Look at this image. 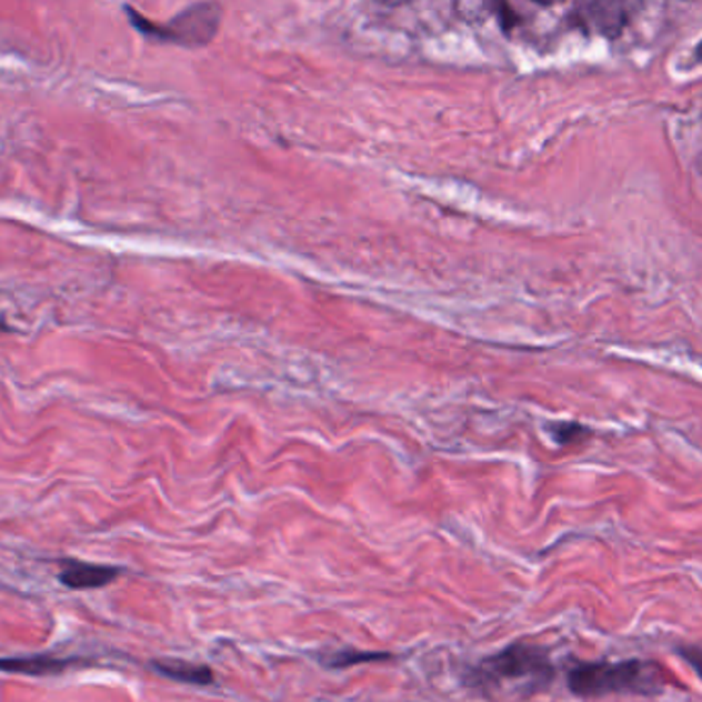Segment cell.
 I'll use <instances>...</instances> for the list:
<instances>
[{
  "label": "cell",
  "instance_id": "6",
  "mask_svg": "<svg viewBox=\"0 0 702 702\" xmlns=\"http://www.w3.org/2000/svg\"><path fill=\"white\" fill-rule=\"evenodd\" d=\"M79 663V658H52V655H31V658H0V672L21 675H58L67 672L70 665Z\"/></svg>",
  "mask_w": 702,
  "mask_h": 702
},
{
  "label": "cell",
  "instance_id": "11",
  "mask_svg": "<svg viewBox=\"0 0 702 702\" xmlns=\"http://www.w3.org/2000/svg\"><path fill=\"white\" fill-rule=\"evenodd\" d=\"M384 2H391V0H384Z\"/></svg>",
  "mask_w": 702,
  "mask_h": 702
},
{
  "label": "cell",
  "instance_id": "2",
  "mask_svg": "<svg viewBox=\"0 0 702 702\" xmlns=\"http://www.w3.org/2000/svg\"><path fill=\"white\" fill-rule=\"evenodd\" d=\"M668 675L651 660L581 662L568 672V686L575 696L598 699L608 694L655 696L662 694Z\"/></svg>",
  "mask_w": 702,
  "mask_h": 702
},
{
  "label": "cell",
  "instance_id": "1",
  "mask_svg": "<svg viewBox=\"0 0 702 702\" xmlns=\"http://www.w3.org/2000/svg\"><path fill=\"white\" fill-rule=\"evenodd\" d=\"M471 675L485 694L530 699L553 682L554 665L541 645L513 643L479 663Z\"/></svg>",
  "mask_w": 702,
  "mask_h": 702
},
{
  "label": "cell",
  "instance_id": "9",
  "mask_svg": "<svg viewBox=\"0 0 702 702\" xmlns=\"http://www.w3.org/2000/svg\"><path fill=\"white\" fill-rule=\"evenodd\" d=\"M675 653L689 663L690 668L696 672V675L702 680V648L696 645H678Z\"/></svg>",
  "mask_w": 702,
  "mask_h": 702
},
{
  "label": "cell",
  "instance_id": "3",
  "mask_svg": "<svg viewBox=\"0 0 702 702\" xmlns=\"http://www.w3.org/2000/svg\"><path fill=\"white\" fill-rule=\"evenodd\" d=\"M136 28L142 29V33L157 36L161 40L177 41L181 46H203L217 36L218 23H220V9L214 2H202L195 4L188 11L176 17L167 28L152 26L147 19L138 17L134 11H130Z\"/></svg>",
  "mask_w": 702,
  "mask_h": 702
},
{
  "label": "cell",
  "instance_id": "10",
  "mask_svg": "<svg viewBox=\"0 0 702 702\" xmlns=\"http://www.w3.org/2000/svg\"><path fill=\"white\" fill-rule=\"evenodd\" d=\"M534 2H541V4H551V2H556V0H534Z\"/></svg>",
  "mask_w": 702,
  "mask_h": 702
},
{
  "label": "cell",
  "instance_id": "7",
  "mask_svg": "<svg viewBox=\"0 0 702 702\" xmlns=\"http://www.w3.org/2000/svg\"><path fill=\"white\" fill-rule=\"evenodd\" d=\"M150 665H152V670L157 674L181 682V684L210 686L214 682L212 670L208 665H200V663L181 662V660H159V662H152Z\"/></svg>",
  "mask_w": 702,
  "mask_h": 702
},
{
  "label": "cell",
  "instance_id": "5",
  "mask_svg": "<svg viewBox=\"0 0 702 702\" xmlns=\"http://www.w3.org/2000/svg\"><path fill=\"white\" fill-rule=\"evenodd\" d=\"M641 0H588V14L608 36L621 31Z\"/></svg>",
  "mask_w": 702,
  "mask_h": 702
},
{
  "label": "cell",
  "instance_id": "4",
  "mask_svg": "<svg viewBox=\"0 0 702 702\" xmlns=\"http://www.w3.org/2000/svg\"><path fill=\"white\" fill-rule=\"evenodd\" d=\"M60 581L70 590H97L120 578V569L93 565L81 561H67L60 571Z\"/></svg>",
  "mask_w": 702,
  "mask_h": 702
},
{
  "label": "cell",
  "instance_id": "8",
  "mask_svg": "<svg viewBox=\"0 0 702 702\" xmlns=\"http://www.w3.org/2000/svg\"><path fill=\"white\" fill-rule=\"evenodd\" d=\"M382 660H391V653H380V651H335V653H329L323 655L321 662L327 668H335V670H345L350 665H358V663H372L382 662Z\"/></svg>",
  "mask_w": 702,
  "mask_h": 702
}]
</instances>
